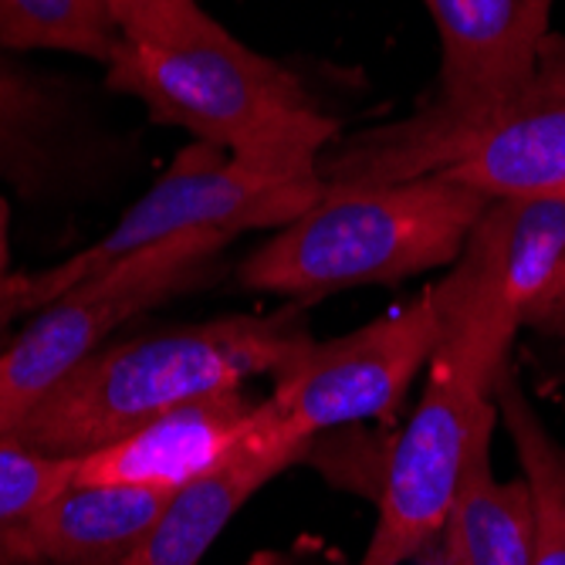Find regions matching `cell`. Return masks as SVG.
<instances>
[{
	"mask_svg": "<svg viewBox=\"0 0 565 565\" xmlns=\"http://www.w3.org/2000/svg\"><path fill=\"white\" fill-rule=\"evenodd\" d=\"M312 342L298 308L231 316L102 345L4 434L47 457H85L196 396L275 376Z\"/></svg>",
	"mask_w": 565,
	"mask_h": 565,
	"instance_id": "6da1fadb",
	"label": "cell"
},
{
	"mask_svg": "<svg viewBox=\"0 0 565 565\" xmlns=\"http://www.w3.org/2000/svg\"><path fill=\"white\" fill-rule=\"evenodd\" d=\"M106 88L136 98L157 126L211 142L234 160L319 173L342 126L326 116L298 75L237 41L224 24L183 44L122 38L106 65Z\"/></svg>",
	"mask_w": 565,
	"mask_h": 565,
	"instance_id": "7a4b0ae2",
	"label": "cell"
},
{
	"mask_svg": "<svg viewBox=\"0 0 565 565\" xmlns=\"http://www.w3.org/2000/svg\"><path fill=\"white\" fill-rule=\"evenodd\" d=\"M488 196L444 177L373 190H329L237 268L247 291L322 298L450 268Z\"/></svg>",
	"mask_w": 565,
	"mask_h": 565,
	"instance_id": "3957f363",
	"label": "cell"
},
{
	"mask_svg": "<svg viewBox=\"0 0 565 565\" xmlns=\"http://www.w3.org/2000/svg\"><path fill=\"white\" fill-rule=\"evenodd\" d=\"M440 34L437 98L414 116L335 139L319 163L329 190L420 180L437 152L508 106L539 72L555 0H420Z\"/></svg>",
	"mask_w": 565,
	"mask_h": 565,
	"instance_id": "277c9868",
	"label": "cell"
},
{
	"mask_svg": "<svg viewBox=\"0 0 565 565\" xmlns=\"http://www.w3.org/2000/svg\"><path fill=\"white\" fill-rule=\"evenodd\" d=\"M434 288V285H430ZM440 342L427 390L396 437L380 484V515L359 565H403L444 529L460 468L484 427H494V383L511 363L519 319L440 298Z\"/></svg>",
	"mask_w": 565,
	"mask_h": 565,
	"instance_id": "5b68a950",
	"label": "cell"
},
{
	"mask_svg": "<svg viewBox=\"0 0 565 565\" xmlns=\"http://www.w3.org/2000/svg\"><path fill=\"white\" fill-rule=\"evenodd\" d=\"M227 244L231 241L217 234L152 244L38 312L0 352V437L11 434L72 370L95 355L122 322L207 278Z\"/></svg>",
	"mask_w": 565,
	"mask_h": 565,
	"instance_id": "8992f818",
	"label": "cell"
},
{
	"mask_svg": "<svg viewBox=\"0 0 565 565\" xmlns=\"http://www.w3.org/2000/svg\"><path fill=\"white\" fill-rule=\"evenodd\" d=\"M322 173L262 170L211 142H190L106 234L75 250L68 262L82 285L136 250L173 237L217 234L234 241L244 231H278L322 200Z\"/></svg>",
	"mask_w": 565,
	"mask_h": 565,
	"instance_id": "52a82bcc",
	"label": "cell"
},
{
	"mask_svg": "<svg viewBox=\"0 0 565 565\" xmlns=\"http://www.w3.org/2000/svg\"><path fill=\"white\" fill-rule=\"evenodd\" d=\"M440 329V305L427 288L345 335L312 339L275 373V390L262 403L265 417L305 444L332 427L393 417L414 376L430 366Z\"/></svg>",
	"mask_w": 565,
	"mask_h": 565,
	"instance_id": "ba28073f",
	"label": "cell"
},
{
	"mask_svg": "<svg viewBox=\"0 0 565 565\" xmlns=\"http://www.w3.org/2000/svg\"><path fill=\"white\" fill-rule=\"evenodd\" d=\"M427 177L488 200L565 193V34H552L535 78L475 129L450 139Z\"/></svg>",
	"mask_w": 565,
	"mask_h": 565,
	"instance_id": "9c48e42d",
	"label": "cell"
},
{
	"mask_svg": "<svg viewBox=\"0 0 565 565\" xmlns=\"http://www.w3.org/2000/svg\"><path fill=\"white\" fill-rule=\"evenodd\" d=\"M258 406L262 399H250L244 386L196 396L129 437L78 457L75 484H136L177 494L241 444Z\"/></svg>",
	"mask_w": 565,
	"mask_h": 565,
	"instance_id": "30bf717a",
	"label": "cell"
},
{
	"mask_svg": "<svg viewBox=\"0 0 565 565\" xmlns=\"http://www.w3.org/2000/svg\"><path fill=\"white\" fill-rule=\"evenodd\" d=\"M308 447L312 444L281 434L265 417V406H258L241 444L221 465L183 484L167 501L163 515L149 529L142 545L126 558V565H200L237 511L285 468L301 460Z\"/></svg>",
	"mask_w": 565,
	"mask_h": 565,
	"instance_id": "8fae6325",
	"label": "cell"
},
{
	"mask_svg": "<svg viewBox=\"0 0 565 565\" xmlns=\"http://www.w3.org/2000/svg\"><path fill=\"white\" fill-rule=\"evenodd\" d=\"M173 491L72 484L0 535V565H126Z\"/></svg>",
	"mask_w": 565,
	"mask_h": 565,
	"instance_id": "7c38bea8",
	"label": "cell"
},
{
	"mask_svg": "<svg viewBox=\"0 0 565 565\" xmlns=\"http://www.w3.org/2000/svg\"><path fill=\"white\" fill-rule=\"evenodd\" d=\"M491 430L475 437L437 539L454 565H532L535 501L525 478H494Z\"/></svg>",
	"mask_w": 565,
	"mask_h": 565,
	"instance_id": "4fadbf2b",
	"label": "cell"
},
{
	"mask_svg": "<svg viewBox=\"0 0 565 565\" xmlns=\"http://www.w3.org/2000/svg\"><path fill=\"white\" fill-rule=\"evenodd\" d=\"M494 403L535 501L532 565H565V444L548 434L511 363L494 383Z\"/></svg>",
	"mask_w": 565,
	"mask_h": 565,
	"instance_id": "5bb4252c",
	"label": "cell"
},
{
	"mask_svg": "<svg viewBox=\"0 0 565 565\" xmlns=\"http://www.w3.org/2000/svg\"><path fill=\"white\" fill-rule=\"evenodd\" d=\"M122 31L106 0H0V47L65 51L109 65Z\"/></svg>",
	"mask_w": 565,
	"mask_h": 565,
	"instance_id": "9a60e30c",
	"label": "cell"
},
{
	"mask_svg": "<svg viewBox=\"0 0 565 565\" xmlns=\"http://www.w3.org/2000/svg\"><path fill=\"white\" fill-rule=\"evenodd\" d=\"M78 460L47 457L0 437V535L21 525L34 508L75 484Z\"/></svg>",
	"mask_w": 565,
	"mask_h": 565,
	"instance_id": "2e32d148",
	"label": "cell"
},
{
	"mask_svg": "<svg viewBox=\"0 0 565 565\" xmlns=\"http://www.w3.org/2000/svg\"><path fill=\"white\" fill-rule=\"evenodd\" d=\"M122 38L142 44H183L214 31V21L196 0H106Z\"/></svg>",
	"mask_w": 565,
	"mask_h": 565,
	"instance_id": "e0dca14e",
	"label": "cell"
},
{
	"mask_svg": "<svg viewBox=\"0 0 565 565\" xmlns=\"http://www.w3.org/2000/svg\"><path fill=\"white\" fill-rule=\"evenodd\" d=\"M47 98L31 75L0 55V167L24 160L47 122Z\"/></svg>",
	"mask_w": 565,
	"mask_h": 565,
	"instance_id": "ac0fdd59",
	"label": "cell"
},
{
	"mask_svg": "<svg viewBox=\"0 0 565 565\" xmlns=\"http://www.w3.org/2000/svg\"><path fill=\"white\" fill-rule=\"evenodd\" d=\"M78 285V275L72 262H62L55 268H41V271H21L11 275L0 285V332H4L14 319L44 312L47 305H55Z\"/></svg>",
	"mask_w": 565,
	"mask_h": 565,
	"instance_id": "d6986e66",
	"label": "cell"
},
{
	"mask_svg": "<svg viewBox=\"0 0 565 565\" xmlns=\"http://www.w3.org/2000/svg\"><path fill=\"white\" fill-rule=\"evenodd\" d=\"M525 329L565 342V258L558 265V275H555L552 288L545 291V298L535 305V312L529 316V326Z\"/></svg>",
	"mask_w": 565,
	"mask_h": 565,
	"instance_id": "ffe728a7",
	"label": "cell"
},
{
	"mask_svg": "<svg viewBox=\"0 0 565 565\" xmlns=\"http://www.w3.org/2000/svg\"><path fill=\"white\" fill-rule=\"evenodd\" d=\"M11 207L8 200L0 196V285L11 278Z\"/></svg>",
	"mask_w": 565,
	"mask_h": 565,
	"instance_id": "44dd1931",
	"label": "cell"
},
{
	"mask_svg": "<svg viewBox=\"0 0 565 565\" xmlns=\"http://www.w3.org/2000/svg\"><path fill=\"white\" fill-rule=\"evenodd\" d=\"M417 565H454V562H450L447 548L440 545V539H434V542H427V545L420 548Z\"/></svg>",
	"mask_w": 565,
	"mask_h": 565,
	"instance_id": "7402d4cb",
	"label": "cell"
}]
</instances>
